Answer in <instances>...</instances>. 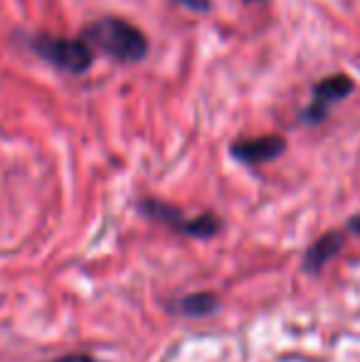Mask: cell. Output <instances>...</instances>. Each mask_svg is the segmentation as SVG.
Returning <instances> with one entry per match:
<instances>
[{
	"mask_svg": "<svg viewBox=\"0 0 360 362\" xmlns=\"http://www.w3.org/2000/svg\"><path fill=\"white\" fill-rule=\"evenodd\" d=\"M33 49L50 62L52 67L62 69L69 74L87 72L94 62V52L84 40L74 37H54V35H37L33 37Z\"/></svg>",
	"mask_w": 360,
	"mask_h": 362,
	"instance_id": "2",
	"label": "cell"
},
{
	"mask_svg": "<svg viewBox=\"0 0 360 362\" xmlns=\"http://www.w3.org/2000/svg\"><path fill=\"white\" fill-rule=\"evenodd\" d=\"M217 308V298L212 293H190L182 296L173 303V310L180 315H187V318H200V315H207Z\"/></svg>",
	"mask_w": 360,
	"mask_h": 362,
	"instance_id": "7",
	"label": "cell"
},
{
	"mask_svg": "<svg viewBox=\"0 0 360 362\" xmlns=\"http://www.w3.org/2000/svg\"><path fill=\"white\" fill-rule=\"evenodd\" d=\"M141 212H144L146 217L156 219V222L178 229V232L187 234V237L207 239L220 229V219L215 215L185 217L180 210H175V207H170V205H163V202H156V200H146L144 205H141Z\"/></svg>",
	"mask_w": 360,
	"mask_h": 362,
	"instance_id": "3",
	"label": "cell"
},
{
	"mask_svg": "<svg viewBox=\"0 0 360 362\" xmlns=\"http://www.w3.org/2000/svg\"><path fill=\"white\" fill-rule=\"evenodd\" d=\"M348 232L360 234V215H356V217H351V219H348Z\"/></svg>",
	"mask_w": 360,
	"mask_h": 362,
	"instance_id": "10",
	"label": "cell"
},
{
	"mask_svg": "<svg viewBox=\"0 0 360 362\" xmlns=\"http://www.w3.org/2000/svg\"><path fill=\"white\" fill-rule=\"evenodd\" d=\"M175 3L185 5L187 10H195V13H205V10H210V0H175Z\"/></svg>",
	"mask_w": 360,
	"mask_h": 362,
	"instance_id": "8",
	"label": "cell"
},
{
	"mask_svg": "<svg viewBox=\"0 0 360 362\" xmlns=\"http://www.w3.org/2000/svg\"><path fill=\"white\" fill-rule=\"evenodd\" d=\"M84 42L109 54L116 62H139L149 54V40L136 25L124 18H99L87 25Z\"/></svg>",
	"mask_w": 360,
	"mask_h": 362,
	"instance_id": "1",
	"label": "cell"
},
{
	"mask_svg": "<svg viewBox=\"0 0 360 362\" xmlns=\"http://www.w3.org/2000/svg\"><path fill=\"white\" fill-rule=\"evenodd\" d=\"M343 249V234L341 232H328L323 234L318 242H313V247L303 257V269L306 272H318L323 269L338 252Z\"/></svg>",
	"mask_w": 360,
	"mask_h": 362,
	"instance_id": "6",
	"label": "cell"
},
{
	"mask_svg": "<svg viewBox=\"0 0 360 362\" xmlns=\"http://www.w3.org/2000/svg\"><path fill=\"white\" fill-rule=\"evenodd\" d=\"M286 148V141L281 136H260V139H245L232 146V156L247 165H260L279 158Z\"/></svg>",
	"mask_w": 360,
	"mask_h": 362,
	"instance_id": "5",
	"label": "cell"
},
{
	"mask_svg": "<svg viewBox=\"0 0 360 362\" xmlns=\"http://www.w3.org/2000/svg\"><path fill=\"white\" fill-rule=\"evenodd\" d=\"M353 91V79L348 74H331L326 79H321L313 86L311 94V104L301 111V121L303 124H321L331 109L338 101L348 99V94Z\"/></svg>",
	"mask_w": 360,
	"mask_h": 362,
	"instance_id": "4",
	"label": "cell"
},
{
	"mask_svg": "<svg viewBox=\"0 0 360 362\" xmlns=\"http://www.w3.org/2000/svg\"><path fill=\"white\" fill-rule=\"evenodd\" d=\"M50 362H101L91 355H64V358H57V360H50Z\"/></svg>",
	"mask_w": 360,
	"mask_h": 362,
	"instance_id": "9",
	"label": "cell"
}]
</instances>
